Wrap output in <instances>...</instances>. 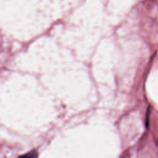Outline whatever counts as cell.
I'll list each match as a JSON object with an SVG mask.
<instances>
[{"mask_svg": "<svg viewBox=\"0 0 158 158\" xmlns=\"http://www.w3.org/2000/svg\"><path fill=\"white\" fill-rule=\"evenodd\" d=\"M19 158H38V152L36 151H31L23 156H21Z\"/></svg>", "mask_w": 158, "mask_h": 158, "instance_id": "6da1fadb", "label": "cell"}, {"mask_svg": "<svg viewBox=\"0 0 158 158\" xmlns=\"http://www.w3.org/2000/svg\"><path fill=\"white\" fill-rule=\"evenodd\" d=\"M150 112V107H149L148 108V110H147V114H146V127H148V126L149 125V114Z\"/></svg>", "mask_w": 158, "mask_h": 158, "instance_id": "7a4b0ae2", "label": "cell"}]
</instances>
